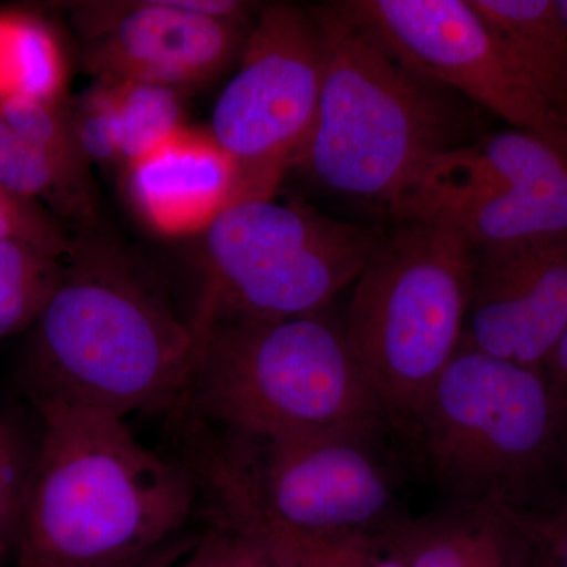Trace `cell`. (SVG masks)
<instances>
[{
  "instance_id": "6da1fadb",
  "label": "cell",
  "mask_w": 567,
  "mask_h": 567,
  "mask_svg": "<svg viewBox=\"0 0 567 567\" xmlns=\"http://www.w3.org/2000/svg\"><path fill=\"white\" fill-rule=\"evenodd\" d=\"M194 365L192 323L162 282L95 229L74 235L22 360L32 404L181 412Z\"/></svg>"
},
{
  "instance_id": "7a4b0ae2",
  "label": "cell",
  "mask_w": 567,
  "mask_h": 567,
  "mask_svg": "<svg viewBox=\"0 0 567 567\" xmlns=\"http://www.w3.org/2000/svg\"><path fill=\"white\" fill-rule=\"evenodd\" d=\"M41 420L13 567H106L182 535L199 481L153 453L125 417L35 406Z\"/></svg>"
},
{
  "instance_id": "3957f363",
  "label": "cell",
  "mask_w": 567,
  "mask_h": 567,
  "mask_svg": "<svg viewBox=\"0 0 567 567\" xmlns=\"http://www.w3.org/2000/svg\"><path fill=\"white\" fill-rule=\"evenodd\" d=\"M311 10L327 63L295 169L327 193L388 208L429 159L472 142L468 103L399 58L346 0Z\"/></svg>"
},
{
  "instance_id": "277c9868",
  "label": "cell",
  "mask_w": 567,
  "mask_h": 567,
  "mask_svg": "<svg viewBox=\"0 0 567 567\" xmlns=\"http://www.w3.org/2000/svg\"><path fill=\"white\" fill-rule=\"evenodd\" d=\"M196 365L183 410L237 439L354 432L385 417L342 324L319 315L193 323Z\"/></svg>"
},
{
  "instance_id": "5b68a950",
  "label": "cell",
  "mask_w": 567,
  "mask_h": 567,
  "mask_svg": "<svg viewBox=\"0 0 567 567\" xmlns=\"http://www.w3.org/2000/svg\"><path fill=\"white\" fill-rule=\"evenodd\" d=\"M475 248L442 226L398 221L354 281L344 334L386 417L409 424L464 339Z\"/></svg>"
},
{
  "instance_id": "8992f818",
  "label": "cell",
  "mask_w": 567,
  "mask_h": 567,
  "mask_svg": "<svg viewBox=\"0 0 567 567\" xmlns=\"http://www.w3.org/2000/svg\"><path fill=\"white\" fill-rule=\"evenodd\" d=\"M382 229L275 199L230 204L204 230L193 323L319 315L357 281Z\"/></svg>"
},
{
  "instance_id": "52a82bcc",
  "label": "cell",
  "mask_w": 567,
  "mask_h": 567,
  "mask_svg": "<svg viewBox=\"0 0 567 567\" xmlns=\"http://www.w3.org/2000/svg\"><path fill=\"white\" fill-rule=\"evenodd\" d=\"M558 413L543 369L461 346L409 424L458 505L507 506L546 454Z\"/></svg>"
},
{
  "instance_id": "ba28073f",
  "label": "cell",
  "mask_w": 567,
  "mask_h": 567,
  "mask_svg": "<svg viewBox=\"0 0 567 567\" xmlns=\"http://www.w3.org/2000/svg\"><path fill=\"white\" fill-rule=\"evenodd\" d=\"M327 47L311 9L265 3L238 69L213 107L210 134L235 171V203L274 199L306 151L319 111Z\"/></svg>"
},
{
  "instance_id": "9c48e42d",
  "label": "cell",
  "mask_w": 567,
  "mask_h": 567,
  "mask_svg": "<svg viewBox=\"0 0 567 567\" xmlns=\"http://www.w3.org/2000/svg\"><path fill=\"white\" fill-rule=\"evenodd\" d=\"M388 212L476 251L567 238V158L517 130L487 134L429 159Z\"/></svg>"
},
{
  "instance_id": "30bf717a",
  "label": "cell",
  "mask_w": 567,
  "mask_h": 567,
  "mask_svg": "<svg viewBox=\"0 0 567 567\" xmlns=\"http://www.w3.org/2000/svg\"><path fill=\"white\" fill-rule=\"evenodd\" d=\"M259 7L237 0L82 2L71 7V21L96 81L183 92L218 80L240 61Z\"/></svg>"
},
{
  "instance_id": "8fae6325",
  "label": "cell",
  "mask_w": 567,
  "mask_h": 567,
  "mask_svg": "<svg viewBox=\"0 0 567 567\" xmlns=\"http://www.w3.org/2000/svg\"><path fill=\"white\" fill-rule=\"evenodd\" d=\"M410 66L567 158V122L509 61L470 0H346Z\"/></svg>"
},
{
  "instance_id": "7c38bea8",
  "label": "cell",
  "mask_w": 567,
  "mask_h": 567,
  "mask_svg": "<svg viewBox=\"0 0 567 567\" xmlns=\"http://www.w3.org/2000/svg\"><path fill=\"white\" fill-rule=\"evenodd\" d=\"M567 328V238L475 249L462 346L543 369Z\"/></svg>"
},
{
  "instance_id": "4fadbf2b",
  "label": "cell",
  "mask_w": 567,
  "mask_h": 567,
  "mask_svg": "<svg viewBox=\"0 0 567 567\" xmlns=\"http://www.w3.org/2000/svg\"><path fill=\"white\" fill-rule=\"evenodd\" d=\"M125 171L134 208L163 235L204 233L234 200V166L212 134L183 128Z\"/></svg>"
},
{
  "instance_id": "5bb4252c",
  "label": "cell",
  "mask_w": 567,
  "mask_h": 567,
  "mask_svg": "<svg viewBox=\"0 0 567 567\" xmlns=\"http://www.w3.org/2000/svg\"><path fill=\"white\" fill-rule=\"evenodd\" d=\"M409 567H525L513 511L468 503L439 516L394 517L375 532Z\"/></svg>"
},
{
  "instance_id": "9a60e30c",
  "label": "cell",
  "mask_w": 567,
  "mask_h": 567,
  "mask_svg": "<svg viewBox=\"0 0 567 567\" xmlns=\"http://www.w3.org/2000/svg\"><path fill=\"white\" fill-rule=\"evenodd\" d=\"M537 95L567 122V22L558 0H470Z\"/></svg>"
},
{
  "instance_id": "2e32d148",
  "label": "cell",
  "mask_w": 567,
  "mask_h": 567,
  "mask_svg": "<svg viewBox=\"0 0 567 567\" xmlns=\"http://www.w3.org/2000/svg\"><path fill=\"white\" fill-rule=\"evenodd\" d=\"M91 183L69 173L0 118V189L20 199L47 204L52 215L70 219L81 233L95 229Z\"/></svg>"
},
{
  "instance_id": "e0dca14e",
  "label": "cell",
  "mask_w": 567,
  "mask_h": 567,
  "mask_svg": "<svg viewBox=\"0 0 567 567\" xmlns=\"http://www.w3.org/2000/svg\"><path fill=\"white\" fill-rule=\"evenodd\" d=\"M63 260L28 241L0 240V339L37 323L61 279Z\"/></svg>"
},
{
  "instance_id": "ac0fdd59",
  "label": "cell",
  "mask_w": 567,
  "mask_h": 567,
  "mask_svg": "<svg viewBox=\"0 0 567 567\" xmlns=\"http://www.w3.org/2000/svg\"><path fill=\"white\" fill-rule=\"evenodd\" d=\"M235 528L264 537L279 567H409L375 532L306 535L260 522H244Z\"/></svg>"
},
{
  "instance_id": "d6986e66",
  "label": "cell",
  "mask_w": 567,
  "mask_h": 567,
  "mask_svg": "<svg viewBox=\"0 0 567 567\" xmlns=\"http://www.w3.org/2000/svg\"><path fill=\"white\" fill-rule=\"evenodd\" d=\"M107 84L114 99L123 171L185 128L181 92L144 82Z\"/></svg>"
},
{
  "instance_id": "ffe728a7",
  "label": "cell",
  "mask_w": 567,
  "mask_h": 567,
  "mask_svg": "<svg viewBox=\"0 0 567 567\" xmlns=\"http://www.w3.org/2000/svg\"><path fill=\"white\" fill-rule=\"evenodd\" d=\"M0 66L7 78V95L61 102L62 54L43 22L32 18L0 21Z\"/></svg>"
},
{
  "instance_id": "44dd1931",
  "label": "cell",
  "mask_w": 567,
  "mask_h": 567,
  "mask_svg": "<svg viewBox=\"0 0 567 567\" xmlns=\"http://www.w3.org/2000/svg\"><path fill=\"white\" fill-rule=\"evenodd\" d=\"M0 118L25 142L47 153L76 177L91 181L89 163L74 137L69 111L61 102H43L11 93L0 100Z\"/></svg>"
},
{
  "instance_id": "7402d4cb",
  "label": "cell",
  "mask_w": 567,
  "mask_h": 567,
  "mask_svg": "<svg viewBox=\"0 0 567 567\" xmlns=\"http://www.w3.org/2000/svg\"><path fill=\"white\" fill-rule=\"evenodd\" d=\"M39 439L0 417V567H13Z\"/></svg>"
},
{
  "instance_id": "603a6c76",
  "label": "cell",
  "mask_w": 567,
  "mask_h": 567,
  "mask_svg": "<svg viewBox=\"0 0 567 567\" xmlns=\"http://www.w3.org/2000/svg\"><path fill=\"white\" fill-rule=\"evenodd\" d=\"M66 111L74 137L85 159L102 166H121L111 85L96 81L93 87L66 104Z\"/></svg>"
},
{
  "instance_id": "cb8c5ba5",
  "label": "cell",
  "mask_w": 567,
  "mask_h": 567,
  "mask_svg": "<svg viewBox=\"0 0 567 567\" xmlns=\"http://www.w3.org/2000/svg\"><path fill=\"white\" fill-rule=\"evenodd\" d=\"M7 238L28 241L62 257L69 254L73 241L47 208L0 189V240Z\"/></svg>"
},
{
  "instance_id": "d4e9b609",
  "label": "cell",
  "mask_w": 567,
  "mask_h": 567,
  "mask_svg": "<svg viewBox=\"0 0 567 567\" xmlns=\"http://www.w3.org/2000/svg\"><path fill=\"white\" fill-rule=\"evenodd\" d=\"M203 540L204 567H275L270 547L256 533L213 525Z\"/></svg>"
},
{
  "instance_id": "484cf974",
  "label": "cell",
  "mask_w": 567,
  "mask_h": 567,
  "mask_svg": "<svg viewBox=\"0 0 567 567\" xmlns=\"http://www.w3.org/2000/svg\"><path fill=\"white\" fill-rule=\"evenodd\" d=\"M200 536L183 532L182 535L166 540L162 546L144 551L137 557L106 567H175L194 550Z\"/></svg>"
},
{
  "instance_id": "4316f807",
  "label": "cell",
  "mask_w": 567,
  "mask_h": 567,
  "mask_svg": "<svg viewBox=\"0 0 567 567\" xmlns=\"http://www.w3.org/2000/svg\"><path fill=\"white\" fill-rule=\"evenodd\" d=\"M536 535L546 540L551 554L558 558L559 565L567 567V520L554 522L546 527H539Z\"/></svg>"
},
{
  "instance_id": "83f0119b",
  "label": "cell",
  "mask_w": 567,
  "mask_h": 567,
  "mask_svg": "<svg viewBox=\"0 0 567 567\" xmlns=\"http://www.w3.org/2000/svg\"><path fill=\"white\" fill-rule=\"evenodd\" d=\"M205 566V544L203 535H200L199 543L194 547L192 554L188 555L183 561L178 563L177 567H204Z\"/></svg>"
},
{
  "instance_id": "f1b7e54d",
  "label": "cell",
  "mask_w": 567,
  "mask_h": 567,
  "mask_svg": "<svg viewBox=\"0 0 567 567\" xmlns=\"http://www.w3.org/2000/svg\"><path fill=\"white\" fill-rule=\"evenodd\" d=\"M559 10H561L563 17L567 22V0H558Z\"/></svg>"
},
{
  "instance_id": "f546056e",
  "label": "cell",
  "mask_w": 567,
  "mask_h": 567,
  "mask_svg": "<svg viewBox=\"0 0 567 567\" xmlns=\"http://www.w3.org/2000/svg\"><path fill=\"white\" fill-rule=\"evenodd\" d=\"M566 405H567V394L565 395V398L561 399V401L558 402L559 412H561L563 406H566Z\"/></svg>"
},
{
  "instance_id": "4dcf8cb0",
  "label": "cell",
  "mask_w": 567,
  "mask_h": 567,
  "mask_svg": "<svg viewBox=\"0 0 567 567\" xmlns=\"http://www.w3.org/2000/svg\"><path fill=\"white\" fill-rule=\"evenodd\" d=\"M275 567H279V566H276V565H275Z\"/></svg>"
},
{
  "instance_id": "1f68e13d",
  "label": "cell",
  "mask_w": 567,
  "mask_h": 567,
  "mask_svg": "<svg viewBox=\"0 0 567 567\" xmlns=\"http://www.w3.org/2000/svg\"><path fill=\"white\" fill-rule=\"evenodd\" d=\"M275 563V561H274Z\"/></svg>"
}]
</instances>
